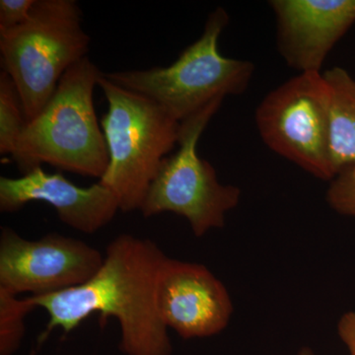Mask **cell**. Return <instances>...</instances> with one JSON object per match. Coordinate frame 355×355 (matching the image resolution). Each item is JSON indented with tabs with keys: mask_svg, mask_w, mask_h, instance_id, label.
Instances as JSON below:
<instances>
[{
	"mask_svg": "<svg viewBox=\"0 0 355 355\" xmlns=\"http://www.w3.org/2000/svg\"><path fill=\"white\" fill-rule=\"evenodd\" d=\"M167 257L151 240L125 233L116 236L107 246L100 270L83 286L32 296L36 307L49 316L40 343L55 329L69 334L99 313L101 321L114 317L120 324L121 354L172 355L156 302L158 275Z\"/></svg>",
	"mask_w": 355,
	"mask_h": 355,
	"instance_id": "6da1fadb",
	"label": "cell"
},
{
	"mask_svg": "<svg viewBox=\"0 0 355 355\" xmlns=\"http://www.w3.org/2000/svg\"><path fill=\"white\" fill-rule=\"evenodd\" d=\"M101 73L86 57L62 76L51 99L28 121L18 140L12 158L23 175L44 163L101 179L109 153L93 100Z\"/></svg>",
	"mask_w": 355,
	"mask_h": 355,
	"instance_id": "7a4b0ae2",
	"label": "cell"
},
{
	"mask_svg": "<svg viewBox=\"0 0 355 355\" xmlns=\"http://www.w3.org/2000/svg\"><path fill=\"white\" fill-rule=\"evenodd\" d=\"M108 111L101 127L109 165L99 180L112 191L123 212L140 210L168 153L179 140L180 123L150 98L98 79Z\"/></svg>",
	"mask_w": 355,
	"mask_h": 355,
	"instance_id": "3957f363",
	"label": "cell"
},
{
	"mask_svg": "<svg viewBox=\"0 0 355 355\" xmlns=\"http://www.w3.org/2000/svg\"><path fill=\"white\" fill-rule=\"evenodd\" d=\"M89 44L76 0H35L23 24L0 33L2 70L15 83L28 121L41 113L65 72L87 57Z\"/></svg>",
	"mask_w": 355,
	"mask_h": 355,
	"instance_id": "277c9868",
	"label": "cell"
},
{
	"mask_svg": "<svg viewBox=\"0 0 355 355\" xmlns=\"http://www.w3.org/2000/svg\"><path fill=\"white\" fill-rule=\"evenodd\" d=\"M228 22L225 9L217 7L200 39L169 67L103 74L116 85L150 98L181 123L216 100L242 94L251 83L254 65L219 51V38Z\"/></svg>",
	"mask_w": 355,
	"mask_h": 355,
	"instance_id": "5b68a950",
	"label": "cell"
},
{
	"mask_svg": "<svg viewBox=\"0 0 355 355\" xmlns=\"http://www.w3.org/2000/svg\"><path fill=\"white\" fill-rule=\"evenodd\" d=\"M223 99L216 100L180 123L179 150L166 157L142 203L146 218L173 212L184 217L193 235L222 228L226 214L237 207L241 191L218 181L216 169L200 158L198 142Z\"/></svg>",
	"mask_w": 355,
	"mask_h": 355,
	"instance_id": "8992f818",
	"label": "cell"
},
{
	"mask_svg": "<svg viewBox=\"0 0 355 355\" xmlns=\"http://www.w3.org/2000/svg\"><path fill=\"white\" fill-rule=\"evenodd\" d=\"M330 105V87L322 72L298 73L260 103L254 114L258 132L273 153L331 181Z\"/></svg>",
	"mask_w": 355,
	"mask_h": 355,
	"instance_id": "52a82bcc",
	"label": "cell"
},
{
	"mask_svg": "<svg viewBox=\"0 0 355 355\" xmlns=\"http://www.w3.org/2000/svg\"><path fill=\"white\" fill-rule=\"evenodd\" d=\"M104 254L83 240L58 233L28 240L9 227L0 233V288L19 295H48L83 286L100 270Z\"/></svg>",
	"mask_w": 355,
	"mask_h": 355,
	"instance_id": "ba28073f",
	"label": "cell"
},
{
	"mask_svg": "<svg viewBox=\"0 0 355 355\" xmlns=\"http://www.w3.org/2000/svg\"><path fill=\"white\" fill-rule=\"evenodd\" d=\"M156 302L168 330L184 340L221 333L233 313L227 289L209 268L169 257L159 272Z\"/></svg>",
	"mask_w": 355,
	"mask_h": 355,
	"instance_id": "9c48e42d",
	"label": "cell"
},
{
	"mask_svg": "<svg viewBox=\"0 0 355 355\" xmlns=\"http://www.w3.org/2000/svg\"><path fill=\"white\" fill-rule=\"evenodd\" d=\"M277 48L287 65L321 72L334 46L355 23V0H272Z\"/></svg>",
	"mask_w": 355,
	"mask_h": 355,
	"instance_id": "30bf717a",
	"label": "cell"
},
{
	"mask_svg": "<svg viewBox=\"0 0 355 355\" xmlns=\"http://www.w3.org/2000/svg\"><path fill=\"white\" fill-rule=\"evenodd\" d=\"M32 202L51 205L60 221L85 234L108 225L120 210L116 196L100 182L83 188L42 167L20 178H0V211L16 212Z\"/></svg>",
	"mask_w": 355,
	"mask_h": 355,
	"instance_id": "8fae6325",
	"label": "cell"
},
{
	"mask_svg": "<svg viewBox=\"0 0 355 355\" xmlns=\"http://www.w3.org/2000/svg\"><path fill=\"white\" fill-rule=\"evenodd\" d=\"M323 74L331 91L329 139L331 167L336 178L355 168V79L338 67Z\"/></svg>",
	"mask_w": 355,
	"mask_h": 355,
	"instance_id": "7c38bea8",
	"label": "cell"
},
{
	"mask_svg": "<svg viewBox=\"0 0 355 355\" xmlns=\"http://www.w3.org/2000/svg\"><path fill=\"white\" fill-rule=\"evenodd\" d=\"M28 121L15 83L7 72H0V154L13 155Z\"/></svg>",
	"mask_w": 355,
	"mask_h": 355,
	"instance_id": "4fadbf2b",
	"label": "cell"
},
{
	"mask_svg": "<svg viewBox=\"0 0 355 355\" xmlns=\"http://www.w3.org/2000/svg\"><path fill=\"white\" fill-rule=\"evenodd\" d=\"M36 307L32 296L18 295L0 288V355H14L25 336V318Z\"/></svg>",
	"mask_w": 355,
	"mask_h": 355,
	"instance_id": "5bb4252c",
	"label": "cell"
},
{
	"mask_svg": "<svg viewBox=\"0 0 355 355\" xmlns=\"http://www.w3.org/2000/svg\"><path fill=\"white\" fill-rule=\"evenodd\" d=\"M327 202L338 214L355 217V168L331 180Z\"/></svg>",
	"mask_w": 355,
	"mask_h": 355,
	"instance_id": "9a60e30c",
	"label": "cell"
},
{
	"mask_svg": "<svg viewBox=\"0 0 355 355\" xmlns=\"http://www.w3.org/2000/svg\"><path fill=\"white\" fill-rule=\"evenodd\" d=\"M35 0H1L0 33L9 31L27 20Z\"/></svg>",
	"mask_w": 355,
	"mask_h": 355,
	"instance_id": "2e32d148",
	"label": "cell"
},
{
	"mask_svg": "<svg viewBox=\"0 0 355 355\" xmlns=\"http://www.w3.org/2000/svg\"><path fill=\"white\" fill-rule=\"evenodd\" d=\"M338 331L349 349V355H355V312L347 313L340 318Z\"/></svg>",
	"mask_w": 355,
	"mask_h": 355,
	"instance_id": "e0dca14e",
	"label": "cell"
},
{
	"mask_svg": "<svg viewBox=\"0 0 355 355\" xmlns=\"http://www.w3.org/2000/svg\"><path fill=\"white\" fill-rule=\"evenodd\" d=\"M298 355H315V354L309 347H303V349L299 352Z\"/></svg>",
	"mask_w": 355,
	"mask_h": 355,
	"instance_id": "ac0fdd59",
	"label": "cell"
}]
</instances>
